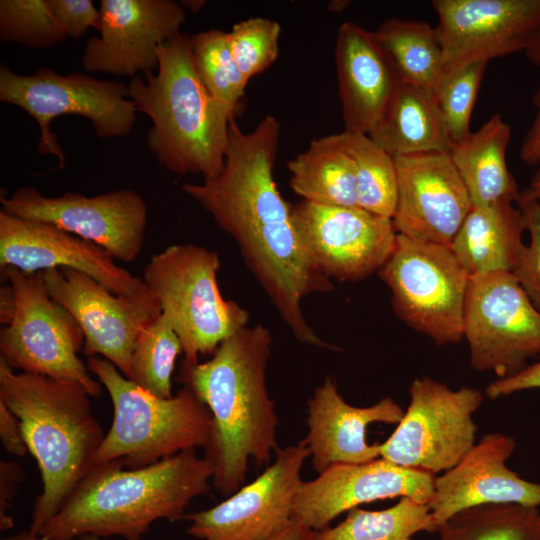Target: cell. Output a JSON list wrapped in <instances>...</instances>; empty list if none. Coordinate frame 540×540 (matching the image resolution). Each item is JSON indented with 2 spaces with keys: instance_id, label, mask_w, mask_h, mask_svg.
Masks as SVG:
<instances>
[{
  "instance_id": "6da1fadb",
  "label": "cell",
  "mask_w": 540,
  "mask_h": 540,
  "mask_svg": "<svg viewBox=\"0 0 540 540\" xmlns=\"http://www.w3.org/2000/svg\"><path fill=\"white\" fill-rule=\"evenodd\" d=\"M281 126L267 115L244 132L235 117L229 122L221 172L202 183H184L182 191L200 204L217 226L230 235L282 321L300 343L333 348L307 322L305 297L334 290L298 236L291 207L273 176Z\"/></svg>"
},
{
  "instance_id": "7a4b0ae2",
  "label": "cell",
  "mask_w": 540,
  "mask_h": 540,
  "mask_svg": "<svg viewBox=\"0 0 540 540\" xmlns=\"http://www.w3.org/2000/svg\"><path fill=\"white\" fill-rule=\"evenodd\" d=\"M271 345L270 331L257 324L225 339L209 360L180 365L177 381L211 412L204 457L213 466V487L224 496L244 485L250 460L264 466L278 448L279 419L266 387Z\"/></svg>"
},
{
  "instance_id": "3957f363",
  "label": "cell",
  "mask_w": 540,
  "mask_h": 540,
  "mask_svg": "<svg viewBox=\"0 0 540 540\" xmlns=\"http://www.w3.org/2000/svg\"><path fill=\"white\" fill-rule=\"evenodd\" d=\"M213 473L196 450L137 469L118 460L95 465L38 534L43 540L141 539L159 519L184 520L190 502L212 487Z\"/></svg>"
},
{
  "instance_id": "277c9868",
  "label": "cell",
  "mask_w": 540,
  "mask_h": 540,
  "mask_svg": "<svg viewBox=\"0 0 540 540\" xmlns=\"http://www.w3.org/2000/svg\"><path fill=\"white\" fill-rule=\"evenodd\" d=\"M89 397L76 381L16 373L0 359V401L18 418L42 479L28 528L34 533L94 467L105 433Z\"/></svg>"
},
{
  "instance_id": "5b68a950",
  "label": "cell",
  "mask_w": 540,
  "mask_h": 540,
  "mask_svg": "<svg viewBox=\"0 0 540 540\" xmlns=\"http://www.w3.org/2000/svg\"><path fill=\"white\" fill-rule=\"evenodd\" d=\"M156 73L133 77L129 97L153 125L146 144L166 170L178 175L217 176L223 166L231 115L203 84L188 36L160 44Z\"/></svg>"
},
{
  "instance_id": "8992f818",
  "label": "cell",
  "mask_w": 540,
  "mask_h": 540,
  "mask_svg": "<svg viewBox=\"0 0 540 540\" xmlns=\"http://www.w3.org/2000/svg\"><path fill=\"white\" fill-rule=\"evenodd\" d=\"M87 368L107 390L113 420L94 466L118 460L137 469L187 450L205 448L211 434L209 408L186 386L157 397L126 378L110 361L87 357Z\"/></svg>"
},
{
  "instance_id": "52a82bcc",
  "label": "cell",
  "mask_w": 540,
  "mask_h": 540,
  "mask_svg": "<svg viewBox=\"0 0 540 540\" xmlns=\"http://www.w3.org/2000/svg\"><path fill=\"white\" fill-rule=\"evenodd\" d=\"M220 267L216 251L182 243L155 253L143 269V281L180 339L184 364L213 354L249 322L245 308L222 296L217 282Z\"/></svg>"
},
{
  "instance_id": "ba28073f",
  "label": "cell",
  "mask_w": 540,
  "mask_h": 540,
  "mask_svg": "<svg viewBox=\"0 0 540 540\" xmlns=\"http://www.w3.org/2000/svg\"><path fill=\"white\" fill-rule=\"evenodd\" d=\"M10 284L13 304L0 321V359L20 372L72 380L98 397L103 385L79 358L84 334L73 315L49 294L41 272L1 268Z\"/></svg>"
},
{
  "instance_id": "9c48e42d",
  "label": "cell",
  "mask_w": 540,
  "mask_h": 540,
  "mask_svg": "<svg viewBox=\"0 0 540 540\" xmlns=\"http://www.w3.org/2000/svg\"><path fill=\"white\" fill-rule=\"evenodd\" d=\"M391 292L396 315L438 345L463 339L470 276L450 247L397 234L377 272Z\"/></svg>"
},
{
  "instance_id": "30bf717a",
  "label": "cell",
  "mask_w": 540,
  "mask_h": 540,
  "mask_svg": "<svg viewBox=\"0 0 540 540\" xmlns=\"http://www.w3.org/2000/svg\"><path fill=\"white\" fill-rule=\"evenodd\" d=\"M0 100L21 108L38 123L41 133L37 149L43 155L56 156L57 169L64 167L65 157L50 129L55 118L85 117L101 138L126 136L136 121L137 109L125 84L80 72L63 75L48 67L21 75L1 65Z\"/></svg>"
},
{
  "instance_id": "8fae6325",
  "label": "cell",
  "mask_w": 540,
  "mask_h": 540,
  "mask_svg": "<svg viewBox=\"0 0 540 540\" xmlns=\"http://www.w3.org/2000/svg\"><path fill=\"white\" fill-rule=\"evenodd\" d=\"M410 403L390 437L380 444V458L431 474L457 465L475 445L473 414L483 402L480 390H457L429 376L415 378Z\"/></svg>"
},
{
  "instance_id": "7c38bea8",
  "label": "cell",
  "mask_w": 540,
  "mask_h": 540,
  "mask_svg": "<svg viewBox=\"0 0 540 540\" xmlns=\"http://www.w3.org/2000/svg\"><path fill=\"white\" fill-rule=\"evenodd\" d=\"M463 338L478 371L511 376L540 355V313L511 272L470 276Z\"/></svg>"
},
{
  "instance_id": "4fadbf2b",
  "label": "cell",
  "mask_w": 540,
  "mask_h": 540,
  "mask_svg": "<svg viewBox=\"0 0 540 540\" xmlns=\"http://www.w3.org/2000/svg\"><path fill=\"white\" fill-rule=\"evenodd\" d=\"M41 274L50 296L82 329L85 356L110 361L129 379L135 341L161 314L160 303L150 288L144 284L133 295H118L74 269L52 268Z\"/></svg>"
},
{
  "instance_id": "5bb4252c",
  "label": "cell",
  "mask_w": 540,
  "mask_h": 540,
  "mask_svg": "<svg viewBox=\"0 0 540 540\" xmlns=\"http://www.w3.org/2000/svg\"><path fill=\"white\" fill-rule=\"evenodd\" d=\"M0 202L6 213L55 225L97 244L116 260L133 262L142 251L147 204L131 189L90 197L75 192L50 197L26 186L1 196Z\"/></svg>"
},
{
  "instance_id": "9a60e30c",
  "label": "cell",
  "mask_w": 540,
  "mask_h": 540,
  "mask_svg": "<svg viewBox=\"0 0 540 540\" xmlns=\"http://www.w3.org/2000/svg\"><path fill=\"white\" fill-rule=\"evenodd\" d=\"M311 456L306 441L278 447L274 461L254 481L218 505L187 513L186 533L198 540H271L292 522L301 470Z\"/></svg>"
},
{
  "instance_id": "2e32d148",
  "label": "cell",
  "mask_w": 540,
  "mask_h": 540,
  "mask_svg": "<svg viewBox=\"0 0 540 540\" xmlns=\"http://www.w3.org/2000/svg\"><path fill=\"white\" fill-rule=\"evenodd\" d=\"M291 217L319 270L340 282L359 281L378 272L395 246L392 219L360 207L302 200L291 207Z\"/></svg>"
},
{
  "instance_id": "e0dca14e",
  "label": "cell",
  "mask_w": 540,
  "mask_h": 540,
  "mask_svg": "<svg viewBox=\"0 0 540 540\" xmlns=\"http://www.w3.org/2000/svg\"><path fill=\"white\" fill-rule=\"evenodd\" d=\"M444 70L526 49L540 26V0H434Z\"/></svg>"
},
{
  "instance_id": "ac0fdd59",
  "label": "cell",
  "mask_w": 540,
  "mask_h": 540,
  "mask_svg": "<svg viewBox=\"0 0 540 540\" xmlns=\"http://www.w3.org/2000/svg\"><path fill=\"white\" fill-rule=\"evenodd\" d=\"M99 36L83 50L89 72L135 77L158 67L160 44L180 34L185 10L174 0H101Z\"/></svg>"
},
{
  "instance_id": "d6986e66",
  "label": "cell",
  "mask_w": 540,
  "mask_h": 540,
  "mask_svg": "<svg viewBox=\"0 0 540 540\" xmlns=\"http://www.w3.org/2000/svg\"><path fill=\"white\" fill-rule=\"evenodd\" d=\"M435 475L383 458L361 464H336L311 481H302L293 504V521L322 530L338 515L376 500L409 497L429 503Z\"/></svg>"
},
{
  "instance_id": "ffe728a7",
  "label": "cell",
  "mask_w": 540,
  "mask_h": 540,
  "mask_svg": "<svg viewBox=\"0 0 540 540\" xmlns=\"http://www.w3.org/2000/svg\"><path fill=\"white\" fill-rule=\"evenodd\" d=\"M397 234L450 247L472 208L449 152L394 158Z\"/></svg>"
},
{
  "instance_id": "44dd1931",
  "label": "cell",
  "mask_w": 540,
  "mask_h": 540,
  "mask_svg": "<svg viewBox=\"0 0 540 540\" xmlns=\"http://www.w3.org/2000/svg\"><path fill=\"white\" fill-rule=\"evenodd\" d=\"M102 247L55 225L0 211V268L26 273L70 268L89 275L118 295H133L145 284L117 265Z\"/></svg>"
},
{
  "instance_id": "7402d4cb",
  "label": "cell",
  "mask_w": 540,
  "mask_h": 540,
  "mask_svg": "<svg viewBox=\"0 0 540 540\" xmlns=\"http://www.w3.org/2000/svg\"><path fill=\"white\" fill-rule=\"evenodd\" d=\"M515 449L514 437L486 434L457 465L435 477L428 506L437 527L462 510L482 505L539 507L540 484L506 466Z\"/></svg>"
},
{
  "instance_id": "603a6c76",
  "label": "cell",
  "mask_w": 540,
  "mask_h": 540,
  "mask_svg": "<svg viewBox=\"0 0 540 540\" xmlns=\"http://www.w3.org/2000/svg\"><path fill=\"white\" fill-rule=\"evenodd\" d=\"M403 409L385 397L368 407L348 404L339 394L336 380L326 376L307 402L308 433L304 438L314 470L320 474L336 464H361L378 459L380 444L367 442L373 423L398 424Z\"/></svg>"
},
{
  "instance_id": "cb8c5ba5",
  "label": "cell",
  "mask_w": 540,
  "mask_h": 540,
  "mask_svg": "<svg viewBox=\"0 0 540 540\" xmlns=\"http://www.w3.org/2000/svg\"><path fill=\"white\" fill-rule=\"evenodd\" d=\"M334 55L345 130L368 135L402 82L373 32L355 22L339 26Z\"/></svg>"
},
{
  "instance_id": "d4e9b609",
  "label": "cell",
  "mask_w": 540,
  "mask_h": 540,
  "mask_svg": "<svg viewBox=\"0 0 540 540\" xmlns=\"http://www.w3.org/2000/svg\"><path fill=\"white\" fill-rule=\"evenodd\" d=\"M525 230L524 215L514 202L473 205L450 248L469 276L511 272Z\"/></svg>"
},
{
  "instance_id": "484cf974",
  "label": "cell",
  "mask_w": 540,
  "mask_h": 540,
  "mask_svg": "<svg viewBox=\"0 0 540 540\" xmlns=\"http://www.w3.org/2000/svg\"><path fill=\"white\" fill-rule=\"evenodd\" d=\"M511 136V126L496 113L463 142L451 147L450 157L472 206L517 201L520 191L506 160Z\"/></svg>"
},
{
  "instance_id": "4316f807",
  "label": "cell",
  "mask_w": 540,
  "mask_h": 540,
  "mask_svg": "<svg viewBox=\"0 0 540 540\" xmlns=\"http://www.w3.org/2000/svg\"><path fill=\"white\" fill-rule=\"evenodd\" d=\"M368 136L393 158L451 149L433 95L406 83Z\"/></svg>"
},
{
  "instance_id": "83f0119b",
  "label": "cell",
  "mask_w": 540,
  "mask_h": 540,
  "mask_svg": "<svg viewBox=\"0 0 540 540\" xmlns=\"http://www.w3.org/2000/svg\"><path fill=\"white\" fill-rule=\"evenodd\" d=\"M287 166L290 187L303 200L359 207L354 166L340 144L338 133L314 139Z\"/></svg>"
},
{
  "instance_id": "f1b7e54d",
  "label": "cell",
  "mask_w": 540,
  "mask_h": 540,
  "mask_svg": "<svg viewBox=\"0 0 540 540\" xmlns=\"http://www.w3.org/2000/svg\"><path fill=\"white\" fill-rule=\"evenodd\" d=\"M402 83L434 94L445 72L435 27L421 20L391 18L373 32Z\"/></svg>"
},
{
  "instance_id": "f546056e",
  "label": "cell",
  "mask_w": 540,
  "mask_h": 540,
  "mask_svg": "<svg viewBox=\"0 0 540 540\" xmlns=\"http://www.w3.org/2000/svg\"><path fill=\"white\" fill-rule=\"evenodd\" d=\"M437 528L427 504L402 497L383 510L353 508L338 525L315 531L313 540H412L419 532Z\"/></svg>"
},
{
  "instance_id": "4dcf8cb0",
  "label": "cell",
  "mask_w": 540,
  "mask_h": 540,
  "mask_svg": "<svg viewBox=\"0 0 540 540\" xmlns=\"http://www.w3.org/2000/svg\"><path fill=\"white\" fill-rule=\"evenodd\" d=\"M438 540H540L538 507L489 504L462 510L438 526Z\"/></svg>"
},
{
  "instance_id": "1f68e13d",
  "label": "cell",
  "mask_w": 540,
  "mask_h": 540,
  "mask_svg": "<svg viewBox=\"0 0 540 540\" xmlns=\"http://www.w3.org/2000/svg\"><path fill=\"white\" fill-rule=\"evenodd\" d=\"M338 137L354 166L359 207L392 219L397 201L394 158L367 134L344 130Z\"/></svg>"
},
{
  "instance_id": "d6a6232c",
  "label": "cell",
  "mask_w": 540,
  "mask_h": 540,
  "mask_svg": "<svg viewBox=\"0 0 540 540\" xmlns=\"http://www.w3.org/2000/svg\"><path fill=\"white\" fill-rule=\"evenodd\" d=\"M183 354L180 339L161 313L138 335L130 360V380L151 394L172 397V375L177 357Z\"/></svg>"
},
{
  "instance_id": "836d02e7",
  "label": "cell",
  "mask_w": 540,
  "mask_h": 540,
  "mask_svg": "<svg viewBox=\"0 0 540 540\" xmlns=\"http://www.w3.org/2000/svg\"><path fill=\"white\" fill-rule=\"evenodd\" d=\"M196 70L203 84L231 115L235 116L248 81L232 56L228 33L209 29L188 36Z\"/></svg>"
},
{
  "instance_id": "e575fe53",
  "label": "cell",
  "mask_w": 540,
  "mask_h": 540,
  "mask_svg": "<svg viewBox=\"0 0 540 540\" xmlns=\"http://www.w3.org/2000/svg\"><path fill=\"white\" fill-rule=\"evenodd\" d=\"M486 65L475 62L446 70L433 94L451 147L471 133V115Z\"/></svg>"
},
{
  "instance_id": "d590c367",
  "label": "cell",
  "mask_w": 540,
  "mask_h": 540,
  "mask_svg": "<svg viewBox=\"0 0 540 540\" xmlns=\"http://www.w3.org/2000/svg\"><path fill=\"white\" fill-rule=\"evenodd\" d=\"M0 39L32 48H46L66 39L50 0H1Z\"/></svg>"
},
{
  "instance_id": "8d00e7d4",
  "label": "cell",
  "mask_w": 540,
  "mask_h": 540,
  "mask_svg": "<svg viewBox=\"0 0 540 540\" xmlns=\"http://www.w3.org/2000/svg\"><path fill=\"white\" fill-rule=\"evenodd\" d=\"M280 34V24L263 17L239 21L228 32L232 56L247 81L276 61Z\"/></svg>"
},
{
  "instance_id": "74e56055",
  "label": "cell",
  "mask_w": 540,
  "mask_h": 540,
  "mask_svg": "<svg viewBox=\"0 0 540 540\" xmlns=\"http://www.w3.org/2000/svg\"><path fill=\"white\" fill-rule=\"evenodd\" d=\"M516 203L524 215L530 242L522 247L511 273L540 313V208L524 190Z\"/></svg>"
},
{
  "instance_id": "f35d334b",
  "label": "cell",
  "mask_w": 540,
  "mask_h": 540,
  "mask_svg": "<svg viewBox=\"0 0 540 540\" xmlns=\"http://www.w3.org/2000/svg\"><path fill=\"white\" fill-rule=\"evenodd\" d=\"M50 5L66 38H80L90 27L99 31L100 11L95 8L92 1L50 0Z\"/></svg>"
},
{
  "instance_id": "ab89813d",
  "label": "cell",
  "mask_w": 540,
  "mask_h": 540,
  "mask_svg": "<svg viewBox=\"0 0 540 540\" xmlns=\"http://www.w3.org/2000/svg\"><path fill=\"white\" fill-rule=\"evenodd\" d=\"M25 478L22 466L16 461H0V530L14 527L10 509L20 484Z\"/></svg>"
},
{
  "instance_id": "60d3db41",
  "label": "cell",
  "mask_w": 540,
  "mask_h": 540,
  "mask_svg": "<svg viewBox=\"0 0 540 540\" xmlns=\"http://www.w3.org/2000/svg\"><path fill=\"white\" fill-rule=\"evenodd\" d=\"M534 388H540V361L527 365L514 375L498 378L487 386L485 394L495 400Z\"/></svg>"
},
{
  "instance_id": "b9f144b4",
  "label": "cell",
  "mask_w": 540,
  "mask_h": 540,
  "mask_svg": "<svg viewBox=\"0 0 540 540\" xmlns=\"http://www.w3.org/2000/svg\"><path fill=\"white\" fill-rule=\"evenodd\" d=\"M0 439L4 450L11 455L23 457L29 452L18 418L1 401Z\"/></svg>"
},
{
  "instance_id": "7bdbcfd3",
  "label": "cell",
  "mask_w": 540,
  "mask_h": 540,
  "mask_svg": "<svg viewBox=\"0 0 540 540\" xmlns=\"http://www.w3.org/2000/svg\"><path fill=\"white\" fill-rule=\"evenodd\" d=\"M532 102L536 112L521 144L520 158L528 166H537L540 163V84L533 94Z\"/></svg>"
},
{
  "instance_id": "ee69618b",
  "label": "cell",
  "mask_w": 540,
  "mask_h": 540,
  "mask_svg": "<svg viewBox=\"0 0 540 540\" xmlns=\"http://www.w3.org/2000/svg\"><path fill=\"white\" fill-rule=\"evenodd\" d=\"M314 532L293 521L283 532L271 540H313Z\"/></svg>"
},
{
  "instance_id": "f6af8a7d",
  "label": "cell",
  "mask_w": 540,
  "mask_h": 540,
  "mask_svg": "<svg viewBox=\"0 0 540 540\" xmlns=\"http://www.w3.org/2000/svg\"><path fill=\"white\" fill-rule=\"evenodd\" d=\"M524 53L529 62L540 67V26L532 36Z\"/></svg>"
},
{
  "instance_id": "bcb514c9",
  "label": "cell",
  "mask_w": 540,
  "mask_h": 540,
  "mask_svg": "<svg viewBox=\"0 0 540 540\" xmlns=\"http://www.w3.org/2000/svg\"><path fill=\"white\" fill-rule=\"evenodd\" d=\"M524 191L540 208V163L537 165V169L531 178L529 187Z\"/></svg>"
},
{
  "instance_id": "7dc6e473",
  "label": "cell",
  "mask_w": 540,
  "mask_h": 540,
  "mask_svg": "<svg viewBox=\"0 0 540 540\" xmlns=\"http://www.w3.org/2000/svg\"><path fill=\"white\" fill-rule=\"evenodd\" d=\"M1 540H43V539L39 534L34 533L28 529V530H22L16 534L4 537Z\"/></svg>"
},
{
  "instance_id": "c3c4849f",
  "label": "cell",
  "mask_w": 540,
  "mask_h": 540,
  "mask_svg": "<svg viewBox=\"0 0 540 540\" xmlns=\"http://www.w3.org/2000/svg\"><path fill=\"white\" fill-rule=\"evenodd\" d=\"M182 6L188 7L191 11L197 12L202 7H204L206 1L203 0H187V1H181L180 2Z\"/></svg>"
},
{
  "instance_id": "681fc988",
  "label": "cell",
  "mask_w": 540,
  "mask_h": 540,
  "mask_svg": "<svg viewBox=\"0 0 540 540\" xmlns=\"http://www.w3.org/2000/svg\"><path fill=\"white\" fill-rule=\"evenodd\" d=\"M348 4H349V1H343V0L331 1L328 5V8L332 12H339V11H342L345 7H347Z\"/></svg>"
},
{
  "instance_id": "f907efd6",
  "label": "cell",
  "mask_w": 540,
  "mask_h": 540,
  "mask_svg": "<svg viewBox=\"0 0 540 540\" xmlns=\"http://www.w3.org/2000/svg\"><path fill=\"white\" fill-rule=\"evenodd\" d=\"M79 539L80 540H105V538L95 536V535H92V534L83 535ZM138 540H145V539L141 538V539H138Z\"/></svg>"
}]
</instances>
